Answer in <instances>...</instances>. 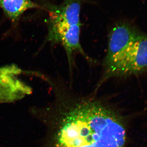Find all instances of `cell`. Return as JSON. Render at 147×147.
<instances>
[{
	"label": "cell",
	"mask_w": 147,
	"mask_h": 147,
	"mask_svg": "<svg viewBox=\"0 0 147 147\" xmlns=\"http://www.w3.org/2000/svg\"><path fill=\"white\" fill-rule=\"evenodd\" d=\"M81 26V24L73 25L49 33L50 40L60 43L64 48L70 71L73 66L74 57L76 54H81L87 60L91 61V59L84 52L80 42Z\"/></svg>",
	"instance_id": "obj_5"
},
{
	"label": "cell",
	"mask_w": 147,
	"mask_h": 147,
	"mask_svg": "<svg viewBox=\"0 0 147 147\" xmlns=\"http://www.w3.org/2000/svg\"><path fill=\"white\" fill-rule=\"evenodd\" d=\"M139 35L129 24H116L108 35V49L102 63L103 70L112 65Z\"/></svg>",
	"instance_id": "obj_3"
},
{
	"label": "cell",
	"mask_w": 147,
	"mask_h": 147,
	"mask_svg": "<svg viewBox=\"0 0 147 147\" xmlns=\"http://www.w3.org/2000/svg\"><path fill=\"white\" fill-rule=\"evenodd\" d=\"M81 3L79 0H67L59 6L49 7L50 31L58 30L81 24Z\"/></svg>",
	"instance_id": "obj_4"
},
{
	"label": "cell",
	"mask_w": 147,
	"mask_h": 147,
	"mask_svg": "<svg viewBox=\"0 0 147 147\" xmlns=\"http://www.w3.org/2000/svg\"><path fill=\"white\" fill-rule=\"evenodd\" d=\"M147 67V36L140 34L110 67L103 70L98 88L109 79L140 73Z\"/></svg>",
	"instance_id": "obj_2"
},
{
	"label": "cell",
	"mask_w": 147,
	"mask_h": 147,
	"mask_svg": "<svg viewBox=\"0 0 147 147\" xmlns=\"http://www.w3.org/2000/svg\"><path fill=\"white\" fill-rule=\"evenodd\" d=\"M125 142L117 116L98 101L84 100L66 115L52 147H124Z\"/></svg>",
	"instance_id": "obj_1"
},
{
	"label": "cell",
	"mask_w": 147,
	"mask_h": 147,
	"mask_svg": "<svg viewBox=\"0 0 147 147\" xmlns=\"http://www.w3.org/2000/svg\"><path fill=\"white\" fill-rule=\"evenodd\" d=\"M0 7L10 20L16 22L26 11L42 7L32 0H0Z\"/></svg>",
	"instance_id": "obj_6"
}]
</instances>
